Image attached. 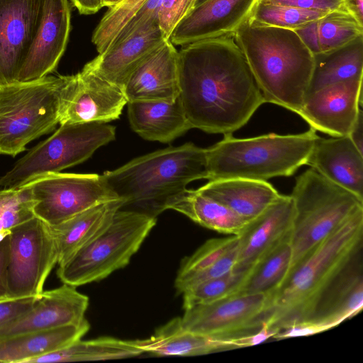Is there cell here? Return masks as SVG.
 I'll return each mask as SVG.
<instances>
[{
	"label": "cell",
	"mask_w": 363,
	"mask_h": 363,
	"mask_svg": "<svg viewBox=\"0 0 363 363\" xmlns=\"http://www.w3.org/2000/svg\"><path fill=\"white\" fill-rule=\"evenodd\" d=\"M318 137L311 128L298 134L271 133L247 138L225 135L223 140L206 149L208 179L267 181L291 176L307 164Z\"/></svg>",
	"instance_id": "5b68a950"
},
{
	"label": "cell",
	"mask_w": 363,
	"mask_h": 363,
	"mask_svg": "<svg viewBox=\"0 0 363 363\" xmlns=\"http://www.w3.org/2000/svg\"><path fill=\"white\" fill-rule=\"evenodd\" d=\"M128 100L123 89L84 66L72 78L64 96L60 124L106 123L119 118Z\"/></svg>",
	"instance_id": "9a60e30c"
},
{
	"label": "cell",
	"mask_w": 363,
	"mask_h": 363,
	"mask_svg": "<svg viewBox=\"0 0 363 363\" xmlns=\"http://www.w3.org/2000/svg\"><path fill=\"white\" fill-rule=\"evenodd\" d=\"M197 0H162L158 14L159 26L167 40L178 23L195 7Z\"/></svg>",
	"instance_id": "ab89813d"
},
{
	"label": "cell",
	"mask_w": 363,
	"mask_h": 363,
	"mask_svg": "<svg viewBox=\"0 0 363 363\" xmlns=\"http://www.w3.org/2000/svg\"><path fill=\"white\" fill-rule=\"evenodd\" d=\"M321 52L340 48L363 36V25L345 10H335L318 20Z\"/></svg>",
	"instance_id": "d6a6232c"
},
{
	"label": "cell",
	"mask_w": 363,
	"mask_h": 363,
	"mask_svg": "<svg viewBox=\"0 0 363 363\" xmlns=\"http://www.w3.org/2000/svg\"><path fill=\"white\" fill-rule=\"evenodd\" d=\"M90 328L86 319L79 325L21 334L0 339V362L28 363L37 357L63 348L82 339Z\"/></svg>",
	"instance_id": "83f0119b"
},
{
	"label": "cell",
	"mask_w": 363,
	"mask_h": 363,
	"mask_svg": "<svg viewBox=\"0 0 363 363\" xmlns=\"http://www.w3.org/2000/svg\"><path fill=\"white\" fill-rule=\"evenodd\" d=\"M147 0H123L108 8L93 32L91 41L99 54L105 52L130 18Z\"/></svg>",
	"instance_id": "8d00e7d4"
},
{
	"label": "cell",
	"mask_w": 363,
	"mask_h": 363,
	"mask_svg": "<svg viewBox=\"0 0 363 363\" xmlns=\"http://www.w3.org/2000/svg\"><path fill=\"white\" fill-rule=\"evenodd\" d=\"M269 4L291 6L303 9L330 12L335 10H342L343 8L342 0H259ZM345 10V9H344Z\"/></svg>",
	"instance_id": "7bdbcfd3"
},
{
	"label": "cell",
	"mask_w": 363,
	"mask_h": 363,
	"mask_svg": "<svg viewBox=\"0 0 363 363\" xmlns=\"http://www.w3.org/2000/svg\"><path fill=\"white\" fill-rule=\"evenodd\" d=\"M259 0H207L195 6L175 27L169 40L175 46L233 35L250 18Z\"/></svg>",
	"instance_id": "d6986e66"
},
{
	"label": "cell",
	"mask_w": 363,
	"mask_h": 363,
	"mask_svg": "<svg viewBox=\"0 0 363 363\" xmlns=\"http://www.w3.org/2000/svg\"><path fill=\"white\" fill-rule=\"evenodd\" d=\"M123 204L121 199L101 203L57 225H49L57 250V264L65 263L104 233Z\"/></svg>",
	"instance_id": "cb8c5ba5"
},
{
	"label": "cell",
	"mask_w": 363,
	"mask_h": 363,
	"mask_svg": "<svg viewBox=\"0 0 363 363\" xmlns=\"http://www.w3.org/2000/svg\"><path fill=\"white\" fill-rule=\"evenodd\" d=\"M362 250L353 257L324 292L310 317L302 324L277 333L274 338L281 340L315 335L330 330L361 312L363 307Z\"/></svg>",
	"instance_id": "4fadbf2b"
},
{
	"label": "cell",
	"mask_w": 363,
	"mask_h": 363,
	"mask_svg": "<svg viewBox=\"0 0 363 363\" xmlns=\"http://www.w3.org/2000/svg\"><path fill=\"white\" fill-rule=\"evenodd\" d=\"M115 138V127L106 123L61 124L0 177V188H18L39 176L82 163Z\"/></svg>",
	"instance_id": "9c48e42d"
},
{
	"label": "cell",
	"mask_w": 363,
	"mask_h": 363,
	"mask_svg": "<svg viewBox=\"0 0 363 363\" xmlns=\"http://www.w3.org/2000/svg\"><path fill=\"white\" fill-rule=\"evenodd\" d=\"M128 116L132 129L150 141L169 143L192 128L181 101H128Z\"/></svg>",
	"instance_id": "484cf974"
},
{
	"label": "cell",
	"mask_w": 363,
	"mask_h": 363,
	"mask_svg": "<svg viewBox=\"0 0 363 363\" xmlns=\"http://www.w3.org/2000/svg\"><path fill=\"white\" fill-rule=\"evenodd\" d=\"M237 244L207 269L174 284L177 291L182 294L186 290L205 281L223 276L233 270L236 262Z\"/></svg>",
	"instance_id": "f35d334b"
},
{
	"label": "cell",
	"mask_w": 363,
	"mask_h": 363,
	"mask_svg": "<svg viewBox=\"0 0 363 363\" xmlns=\"http://www.w3.org/2000/svg\"><path fill=\"white\" fill-rule=\"evenodd\" d=\"M294 205L290 195L280 194L261 214L247 222L238 237L233 271L249 270L291 233Z\"/></svg>",
	"instance_id": "ffe728a7"
},
{
	"label": "cell",
	"mask_w": 363,
	"mask_h": 363,
	"mask_svg": "<svg viewBox=\"0 0 363 363\" xmlns=\"http://www.w3.org/2000/svg\"><path fill=\"white\" fill-rule=\"evenodd\" d=\"M347 136L357 150L363 154V112L362 108L359 110Z\"/></svg>",
	"instance_id": "bcb514c9"
},
{
	"label": "cell",
	"mask_w": 363,
	"mask_h": 363,
	"mask_svg": "<svg viewBox=\"0 0 363 363\" xmlns=\"http://www.w3.org/2000/svg\"><path fill=\"white\" fill-rule=\"evenodd\" d=\"M362 105V79H350L306 95L298 116L315 131L347 136Z\"/></svg>",
	"instance_id": "2e32d148"
},
{
	"label": "cell",
	"mask_w": 363,
	"mask_h": 363,
	"mask_svg": "<svg viewBox=\"0 0 363 363\" xmlns=\"http://www.w3.org/2000/svg\"><path fill=\"white\" fill-rule=\"evenodd\" d=\"M144 351L157 356H195L244 347L242 339L220 340L184 329L177 317L156 330L148 338L135 340Z\"/></svg>",
	"instance_id": "d4e9b609"
},
{
	"label": "cell",
	"mask_w": 363,
	"mask_h": 363,
	"mask_svg": "<svg viewBox=\"0 0 363 363\" xmlns=\"http://www.w3.org/2000/svg\"><path fill=\"white\" fill-rule=\"evenodd\" d=\"M102 175L110 189L123 200L120 209L157 218L189 183L208 179L206 152L187 143L136 157Z\"/></svg>",
	"instance_id": "277c9868"
},
{
	"label": "cell",
	"mask_w": 363,
	"mask_h": 363,
	"mask_svg": "<svg viewBox=\"0 0 363 363\" xmlns=\"http://www.w3.org/2000/svg\"><path fill=\"white\" fill-rule=\"evenodd\" d=\"M344 9L363 25V0H342Z\"/></svg>",
	"instance_id": "c3c4849f"
},
{
	"label": "cell",
	"mask_w": 363,
	"mask_h": 363,
	"mask_svg": "<svg viewBox=\"0 0 363 363\" xmlns=\"http://www.w3.org/2000/svg\"><path fill=\"white\" fill-rule=\"evenodd\" d=\"M237 242L236 235L208 240L193 255L182 262L174 284L207 269L233 248Z\"/></svg>",
	"instance_id": "74e56055"
},
{
	"label": "cell",
	"mask_w": 363,
	"mask_h": 363,
	"mask_svg": "<svg viewBox=\"0 0 363 363\" xmlns=\"http://www.w3.org/2000/svg\"><path fill=\"white\" fill-rule=\"evenodd\" d=\"M268 311L267 294H235L184 309L181 322L189 331L228 341L265 330Z\"/></svg>",
	"instance_id": "7c38bea8"
},
{
	"label": "cell",
	"mask_w": 363,
	"mask_h": 363,
	"mask_svg": "<svg viewBox=\"0 0 363 363\" xmlns=\"http://www.w3.org/2000/svg\"><path fill=\"white\" fill-rule=\"evenodd\" d=\"M328 12L259 1L249 18L252 23L296 30Z\"/></svg>",
	"instance_id": "836d02e7"
},
{
	"label": "cell",
	"mask_w": 363,
	"mask_h": 363,
	"mask_svg": "<svg viewBox=\"0 0 363 363\" xmlns=\"http://www.w3.org/2000/svg\"><path fill=\"white\" fill-rule=\"evenodd\" d=\"M9 243L7 297H39L58 262L50 226L35 216L10 231Z\"/></svg>",
	"instance_id": "30bf717a"
},
{
	"label": "cell",
	"mask_w": 363,
	"mask_h": 363,
	"mask_svg": "<svg viewBox=\"0 0 363 363\" xmlns=\"http://www.w3.org/2000/svg\"><path fill=\"white\" fill-rule=\"evenodd\" d=\"M71 28L68 0H45L43 19L16 82L41 79L52 73L62 57Z\"/></svg>",
	"instance_id": "e0dca14e"
},
{
	"label": "cell",
	"mask_w": 363,
	"mask_h": 363,
	"mask_svg": "<svg viewBox=\"0 0 363 363\" xmlns=\"http://www.w3.org/2000/svg\"><path fill=\"white\" fill-rule=\"evenodd\" d=\"M123 91L128 101L174 102L179 96L178 50L167 40L130 75Z\"/></svg>",
	"instance_id": "7402d4cb"
},
{
	"label": "cell",
	"mask_w": 363,
	"mask_h": 363,
	"mask_svg": "<svg viewBox=\"0 0 363 363\" xmlns=\"http://www.w3.org/2000/svg\"><path fill=\"white\" fill-rule=\"evenodd\" d=\"M290 196L294 205V218L289 271L363 209L362 199L328 181L313 168L296 177Z\"/></svg>",
	"instance_id": "8992f818"
},
{
	"label": "cell",
	"mask_w": 363,
	"mask_h": 363,
	"mask_svg": "<svg viewBox=\"0 0 363 363\" xmlns=\"http://www.w3.org/2000/svg\"><path fill=\"white\" fill-rule=\"evenodd\" d=\"M318 26V20L312 21L294 30L313 55L321 53Z\"/></svg>",
	"instance_id": "ee69618b"
},
{
	"label": "cell",
	"mask_w": 363,
	"mask_h": 363,
	"mask_svg": "<svg viewBox=\"0 0 363 363\" xmlns=\"http://www.w3.org/2000/svg\"><path fill=\"white\" fill-rule=\"evenodd\" d=\"M167 39L154 21L99 54L84 67L123 89L132 72Z\"/></svg>",
	"instance_id": "44dd1931"
},
{
	"label": "cell",
	"mask_w": 363,
	"mask_h": 363,
	"mask_svg": "<svg viewBox=\"0 0 363 363\" xmlns=\"http://www.w3.org/2000/svg\"><path fill=\"white\" fill-rule=\"evenodd\" d=\"M162 1L147 0L119 31L111 45L126 38L149 23L158 21Z\"/></svg>",
	"instance_id": "60d3db41"
},
{
	"label": "cell",
	"mask_w": 363,
	"mask_h": 363,
	"mask_svg": "<svg viewBox=\"0 0 363 363\" xmlns=\"http://www.w3.org/2000/svg\"><path fill=\"white\" fill-rule=\"evenodd\" d=\"M169 209L185 215L204 228L236 236L241 233L248 222L198 189H186L171 202Z\"/></svg>",
	"instance_id": "f1b7e54d"
},
{
	"label": "cell",
	"mask_w": 363,
	"mask_h": 363,
	"mask_svg": "<svg viewBox=\"0 0 363 363\" xmlns=\"http://www.w3.org/2000/svg\"><path fill=\"white\" fill-rule=\"evenodd\" d=\"M362 249L363 209L320 242L289 271L277 289L267 294L265 329L274 337L304 323L324 292Z\"/></svg>",
	"instance_id": "7a4b0ae2"
},
{
	"label": "cell",
	"mask_w": 363,
	"mask_h": 363,
	"mask_svg": "<svg viewBox=\"0 0 363 363\" xmlns=\"http://www.w3.org/2000/svg\"><path fill=\"white\" fill-rule=\"evenodd\" d=\"M197 189L247 221L261 214L280 195L267 181L245 178L209 180Z\"/></svg>",
	"instance_id": "4316f807"
},
{
	"label": "cell",
	"mask_w": 363,
	"mask_h": 363,
	"mask_svg": "<svg viewBox=\"0 0 363 363\" xmlns=\"http://www.w3.org/2000/svg\"><path fill=\"white\" fill-rule=\"evenodd\" d=\"M265 103L298 115L314 67V55L295 31L247 20L233 34Z\"/></svg>",
	"instance_id": "3957f363"
},
{
	"label": "cell",
	"mask_w": 363,
	"mask_h": 363,
	"mask_svg": "<svg viewBox=\"0 0 363 363\" xmlns=\"http://www.w3.org/2000/svg\"><path fill=\"white\" fill-rule=\"evenodd\" d=\"M34 206L30 189L26 185L0 189V241L13 228L35 217Z\"/></svg>",
	"instance_id": "e575fe53"
},
{
	"label": "cell",
	"mask_w": 363,
	"mask_h": 363,
	"mask_svg": "<svg viewBox=\"0 0 363 363\" xmlns=\"http://www.w3.org/2000/svg\"><path fill=\"white\" fill-rule=\"evenodd\" d=\"M155 224L156 218L119 209L104 233L58 265L57 277L74 287L106 278L130 262Z\"/></svg>",
	"instance_id": "ba28073f"
},
{
	"label": "cell",
	"mask_w": 363,
	"mask_h": 363,
	"mask_svg": "<svg viewBox=\"0 0 363 363\" xmlns=\"http://www.w3.org/2000/svg\"><path fill=\"white\" fill-rule=\"evenodd\" d=\"M73 6L82 15H91L103 8L102 0H71Z\"/></svg>",
	"instance_id": "7dc6e473"
},
{
	"label": "cell",
	"mask_w": 363,
	"mask_h": 363,
	"mask_svg": "<svg viewBox=\"0 0 363 363\" xmlns=\"http://www.w3.org/2000/svg\"><path fill=\"white\" fill-rule=\"evenodd\" d=\"M72 78L48 75L0 86V154L15 157L55 128Z\"/></svg>",
	"instance_id": "52a82bcc"
},
{
	"label": "cell",
	"mask_w": 363,
	"mask_h": 363,
	"mask_svg": "<svg viewBox=\"0 0 363 363\" xmlns=\"http://www.w3.org/2000/svg\"><path fill=\"white\" fill-rule=\"evenodd\" d=\"M24 185L35 201V216L50 226L97 204L118 199L103 175L52 172L39 176Z\"/></svg>",
	"instance_id": "8fae6325"
},
{
	"label": "cell",
	"mask_w": 363,
	"mask_h": 363,
	"mask_svg": "<svg viewBox=\"0 0 363 363\" xmlns=\"http://www.w3.org/2000/svg\"><path fill=\"white\" fill-rule=\"evenodd\" d=\"M9 259V235L0 241V300L7 297L6 271Z\"/></svg>",
	"instance_id": "f6af8a7d"
},
{
	"label": "cell",
	"mask_w": 363,
	"mask_h": 363,
	"mask_svg": "<svg viewBox=\"0 0 363 363\" xmlns=\"http://www.w3.org/2000/svg\"><path fill=\"white\" fill-rule=\"evenodd\" d=\"M247 272L248 270L232 271L186 290L182 293L184 309L236 294L243 284Z\"/></svg>",
	"instance_id": "d590c367"
},
{
	"label": "cell",
	"mask_w": 363,
	"mask_h": 363,
	"mask_svg": "<svg viewBox=\"0 0 363 363\" xmlns=\"http://www.w3.org/2000/svg\"><path fill=\"white\" fill-rule=\"evenodd\" d=\"M309 165L324 178L363 199V154L349 137H318Z\"/></svg>",
	"instance_id": "603a6c76"
},
{
	"label": "cell",
	"mask_w": 363,
	"mask_h": 363,
	"mask_svg": "<svg viewBox=\"0 0 363 363\" xmlns=\"http://www.w3.org/2000/svg\"><path fill=\"white\" fill-rule=\"evenodd\" d=\"M206 1H207V0H197L196 2L195 6H199V4L203 3Z\"/></svg>",
	"instance_id": "f907efd6"
},
{
	"label": "cell",
	"mask_w": 363,
	"mask_h": 363,
	"mask_svg": "<svg viewBox=\"0 0 363 363\" xmlns=\"http://www.w3.org/2000/svg\"><path fill=\"white\" fill-rule=\"evenodd\" d=\"M291 234L248 270L236 294H269L280 286L291 267Z\"/></svg>",
	"instance_id": "1f68e13d"
},
{
	"label": "cell",
	"mask_w": 363,
	"mask_h": 363,
	"mask_svg": "<svg viewBox=\"0 0 363 363\" xmlns=\"http://www.w3.org/2000/svg\"><path fill=\"white\" fill-rule=\"evenodd\" d=\"M123 0H102L103 6L111 8L121 3Z\"/></svg>",
	"instance_id": "681fc988"
},
{
	"label": "cell",
	"mask_w": 363,
	"mask_h": 363,
	"mask_svg": "<svg viewBox=\"0 0 363 363\" xmlns=\"http://www.w3.org/2000/svg\"><path fill=\"white\" fill-rule=\"evenodd\" d=\"M39 297L29 296L1 299L0 328L28 312L35 305Z\"/></svg>",
	"instance_id": "b9f144b4"
},
{
	"label": "cell",
	"mask_w": 363,
	"mask_h": 363,
	"mask_svg": "<svg viewBox=\"0 0 363 363\" xmlns=\"http://www.w3.org/2000/svg\"><path fill=\"white\" fill-rule=\"evenodd\" d=\"M88 306V296L69 284L43 291L28 312L0 328V339L79 325L86 320Z\"/></svg>",
	"instance_id": "ac0fdd59"
},
{
	"label": "cell",
	"mask_w": 363,
	"mask_h": 363,
	"mask_svg": "<svg viewBox=\"0 0 363 363\" xmlns=\"http://www.w3.org/2000/svg\"><path fill=\"white\" fill-rule=\"evenodd\" d=\"M178 76L188 121L208 133L232 134L265 103L233 35L182 46Z\"/></svg>",
	"instance_id": "6da1fadb"
},
{
	"label": "cell",
	"mask_w": 363,
	"mask_h": 363,
	"mask_svg": "<svg viewBox=\"0 0 363 363\" xmlns=\"http://www.w3.org/2000/svg\"><path fill=\"white\" fill-rule=\"evenodd\" d=\"M45 0H0V86L16 82L40 28Z\"/></svg>",
	"instance_id": "5bb4252c"
},
{
	"label": "cell",
	"mask_w": 363,
	"mask_h": 363,
	"mask_svg": "<svg viewBox=\"0 0 363 363\" xmlns=\"http://www.w3.org/2000/svg\"><path fill=\"white\" fill-rule=\"evenodd\" d=\"M363 36L328 52L314 55V67L306 95L330 84L362 79Z\"/></svg>",
	"instance_id": "f546056e"
},
{
	"label": "cell",
	"mask_w": 363,
	"mask_h": 363,
	"mask_svg": "<svg viewBox=\"0 0 363 363\" xmlns=\"http://www.w3.org/2000/svg\"><path fill=\"white\" fill-rule=\"evenodd\" d=\"M144 351L135 340L100 337L89 340H78L53 352L37 357L28 363L69 362L118 359L138 356Z\"/></svg>",
	"instance_id": "4dcf8cb0"
}]
</instances>
